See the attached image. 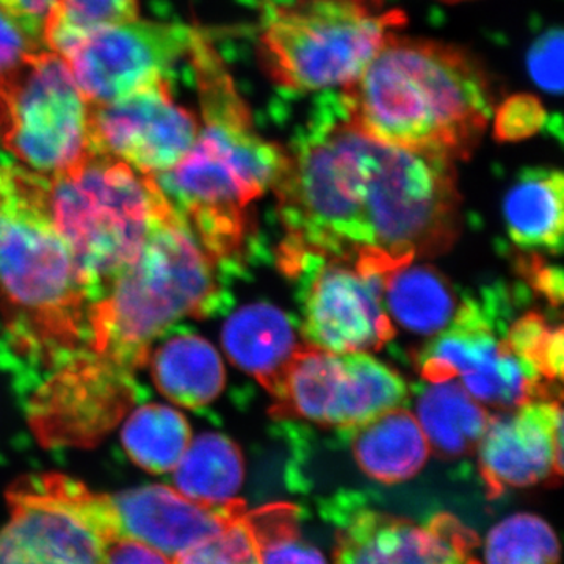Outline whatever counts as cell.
<instances>
[{"mask_svg":"<svg viewBox=\"0 0 564 564\" xmlns=\"http://www.w3.org/2000/svg\"><path fill=\"white\" fill-rule=\"evenodd\" d=\"M336 525L334 564H481L478 534L454 514L426 524L364 507L337 496L325 510Z\"/></svg>","mask_w":564,"mask_h":564,"instance_id":"cell-14","label":"cell"},{"mask_svg":"<svg viewBox=\"0 0 564 564\" xmlns=\"http://www.w3.org/2000/svg\"><path fill=\"white\" fill-rule=\"evenodd\" d=\"M243 478L239 445L220 433H204L192 440L174 467V489L207 505L231 502L242 488Z\"/></svg>","mask_w":564,"mask_h":564,"instance_id":"cell-25","label":"cell"},{"mask_svg":"<svg viewBox=\"0 0 564 564\" xmlns=\"http://www.w3.org/2000/svg\"><path fill=\"white\" fill-rule=\"evenodd\" d=\"M245 514L247 511L225 532L177 556L173 564H259Z\"/></svg>","mask_w":564,"mask_h":564,"instance_id":"cell-31","label":"cell"},{"mask_svg":"<svg viewBox=\"0 0 564 564\" xmlns=\"http://www.w3.org/2000/svg\"><path fill=\"white\" fill-rule=\"evenodd\" d=\"M44 47L40 32L0 7V80L20 68L29 55Z\"/></svg>","mask_w":564,"mask_h":564,"instance_id":"cell-32","label":"cell"},{"mask_svg":"<svg viewBox=\"0 0 564 564\" xmlns=\"http://www.w3.org/2000/svg\"><path fill=\"white\" fill-rule=\"evenodd\" d=\"M478 470L489 499L508 489L560 484L563 477L562 397L491 415L481 437Z\"/></svg>","mask_w":564,"mask_h":564,"instance_id":"cell-17","label":"cell"},{"mask_svg":"<svg viewBox=\"0 0 564 564\" xmlns=\"http://www.w3.org/2000/svg\"><path fill=\"white\" fill-rule=\"evenodd\" d=\"M414 415L430 452L443 459L477 452L491 421V414L455 378L421 386L415 392Z\"/></svg>","mask_w":564,"mask_h":564,"instance_id":"cell-23","label":"cell"},{"mask_svg":"<svg viewBox=\"0 0 564 564\" xmlns=\"http://www.w3.org/2000/svg\"><path fill=\"white\" fill-rule=\"evenodd\" d=\"M199 120L174 101L166 77L106 104H90V139L147 176L170 172L192 151Z\"/></svg>","mask_w":564,"mask_h":564,"instance_id":"cell-15","label":"cell"},{"mask_svg":"<svg viewBox=\"0 0 564 564\" xmlns=\"http://www.w3.org/2000/svg\"><path fill=\"white\" fill-rule=\"evenodd\" d=\"M516 300L503 285L463 296L452 325L417 355L423 380L440 383L459 377L477 402L503 411L562 397L560 384L543 380L508 343Z\"/></svg>","mask_w":564,"mask_h":564,"instance_id":"cell-9","label":"cell"},{"mask_svg":"<svg viewBox=\"0 0 564 564\" xmlns=\"http://www.w3.org/2000/svg\"><path fill=\"white\" fill-rule=\"evenodd\" d=\"M503 113L516 117V121L505 122L502 126L503 137H516V135H529L532 129H536L540 126L541 110L534 101H519L516 99L514 102L508 104L507 109Z\"/></svg>","mask_w":564,"mask_h":564,"instance_id":"cell-36","label":"cell"},{"mask_svg":"<svg viewBox=\"0 0 564 564\" xmlns=\"http://www.w3.org/2000/svg\"><path fill=\"white\" fill-rule=\"evenodd\" d=\"M126 454L151 474L174 470L192 441L191 423L165 404H143L133 411L121 433Z\"/></svg>","mask_w":564,"mask_h":564,"instance_id":"cell-26","label":"cell"},{"mask_svg":"<svg viewBox=\"0 0 564 564\" xmlns=\"http://www.w3.org/2000/svg\"><path fill=\"white\" fill-rule=\"evenodd\" d=\"M50 202L93 303L139 258L169 198L154 177L93 151L50 180Z\"/></svg>","mask_w":564,"mask_h":564,"instance_id":"cell-6","label":"cell"},{"mask_svg":"<svg viewBox=\"0 0 564 564\" xmlns=\"http://www.w3.org/2000/svg\"><path fill=\"white\" fill-rule=\"evenodd\" d=\"M0 148L54 180L91 154L90 104L57 52L40 50L0 80Z\"/></svg>","mask_w":564,"mask_h":564,"instance_id":"cell-10","label":"cell"},{"mask_svg":"<svg viewBox=\"0 0 564 564\" xmlns=\"http://www.w3.org/2000/svg\"><path fill=\"white\" fill-rule=\"evenodd\" d=\"M133 375L79 351L33 400L31 422L47 445H90L131 406Z\"/></svg>","mask_w":564,"mask_h":564,"instance_id":"cell-16","label":"cell"},{"mask_svg":"<svg viewBox=\"0 0 564 564\" xmlns=\"http://www.w3.org/2000/svg\"><path fill=\"white\" fill-rule=\"evenodd\" d=\"M507 339L519 358L549 383L563 380V326L554 325L543 314L530 311L508 326Z\"/></svg>","mask_w":564,"mask_h":564,"instance_id":"cell-30","label":"cell"},{"mask_svg":"<svg viewBox=\"0 0 564 564\" xmlns=\"http://www.w3.org/2000/svg\"><path fill=\"white\" fill-rule=\"evenodd\" d=\"M530 76L545 91L563 88V35L560 31L545 33L529 55Z\"/></svg>","mask_w":564,"mask_h":564,"instance_id":"cell-33","label":"cell"},{"mask_svg":"<svg viewBox=\"0 0 564 564\" xmlns=\"http://www.w3.org/2000/svg\"><path fill=\"white\" fill-rule=\"evenodd\" d=\"M139 18L137 0H54L43 25L47 50L61 52L80 33Z\"/></svg>","mask_w":564,"mask_h":564,"instance_id":"cell-29","label":"cell"},{"mask_svg":"<svg viewBox=\"0 0 564 564\" xmlns=\"http://www.w3.org/2000/svg\"><path fill=\"white\" fill-rule=\"evenodd\" d=\"M0 296L14 343L63 364L87 344L90 295L52 217L50 180L0 161Z\"/></svg>","mask_w":564,"mask_h":564,"instance_id":"cell-3","label":"cell"},{"mask_svg":"<svg viewBox=\"0 0 564 564\" xmlns=\"http://www.w3.org/2000/svg\"><path fill=\"white\" fill-rule=\"evenodd\" d=\"M462 300L452 282L432 265L402 262L384 274L386 313L417 336L433 337L445 332L455 321Z\"/></svg>","mask_w":564,"mask_h":564,"instance_id":"cell-22","label":"cell"},{"mask_svg":"<svg viewBox=\"0 0 564 564\" xmlns=\"http://www.w3.org/2000/svg\"><path fill=\"white\" fill-rule=\"evenodd\" d=\"M347 434L359 469L380 484L410 480L421 473L430 456L417 419L403 406L384 411Z\"/></svg>","mask_w":564,"mask_h":564,"instance_id":"cell-20","label":"cell"},{"mask_svg":"<svg viewBox=\"0 0 564 564\" xmlns=\"http://www.w3.org/2000/svg\"><path fill=\"white\" fill-rule=\"evenodd\" d=\"M54 0H0V7L43 35L44 20Z\"/></svg>","mask_w":564,"mask_h":564,"instance_id":"cell-37","label":"cell"},{"mask_svg":"<svg viewBox=\"0 0 564 564\" xmlns=\"http://www.w3.org/2000/svg\"><path fill=\"white\" fill-rule=\"evenodd\" d=\"M403 22L383 0H291L267 13L259 58L285 90L344 88Z\"/></svg>","mask_w":564,"mask_h":564,"instance_id":"cell-7","label":"cell"},{"mask_svg":"<svg viewBox=\"0 0 564 564\" xmlns=\"http://www.w3.org/2000/svg\"><path fill=\"white\" fill-rule=\"evenodd\" d=\"M564 177L560 170L527 169L503 199L508 236L527 251L563 250Z\"/></svg>","mask_w":564,"mask_h":564,"instance_id":"cell-21","label":"cell"},{"mask_svg":"<svg viewBox=\"0 0 564 564\" xmlns=\"http://www.w3.org/2000/svg\"><path fill=\"white\" fill-rule=\"evenodd\" d=\"M300 516L299 507L284 502L247 510L245 522L259 564H326L322 552L302 536Z\"/></svg>","mask_w":564,"mask_h":564,"instance_id":"cell-27","label":"cell"},{"mask_svg":"<svg viewBox=\"0 0 564 564\" xmlns=\"http://www.w3.org/2000/svg\"><path fill=\"white\" fill-rule=\"evenodd\" d=\"M273 192L285 237L315 250L415 261L451 250L462 231L455 161L370 139L340 104L295 140Z\"/></svg>","mask_w":564,"mask_h":564,"instance_id":"cell-1","label":"cell"},{"mask_svg":"<svg viewBox=\"0 0 564 564\" xmlns=\"http://www.w3.org/2000/svg\"><path fill=\"white\" fill-rule=\"evenodd\" d=\"M104 564H173V560L150 545L120 538L111 544Z\"/></svg>","mask_w":564,"mask_h":564,"instance_id":"cell-35","label":"cell"},{"mask_svg":"<svg viewBox=\"0 0 564 564\" xmlns=\"http://www.w3.org/2000/svg\"><path fill=\"white\" fill-rule=\"evenodd\" d=\"M120 536L139 541L170 560L225 532L247 511L242 500L207 505L163 485L110 494Z\"/></svg>","mask_w":564,"mask_h":564,"instance_id":"cell-18","label":"cell"},{"mask_svg":"<svg viewBox=\"0 0 564 564\" xmlns=\"http://www.w3.org/2000/svg\"><path fill=\"white\" fill-rule=\"evenodd\" d=\"M344 117L370 139L452 161L473 154L494 111L484 66L443 41L389 33L339 98Z\"/></svg>","mask_w":564,"mask_h":564,"instance_id":"cell-2","label":"cell"},{"mask_svg":"<svg viewBox=\"0 0 564 564\" xmlns=\"http://www.w3.org/2000/svg\"><path fill=\"white\" fill-rule=\"evenodd\" d=\"M281 272L295 282L304 344L339 355L380 350L395 336L383 302L384 274L397 263L384 251L315 250L285 237L278 248Z\"/></svg>","mask_w":564,"mask_h":564,"instance_id":"cell-8","label":"cell"},{"mask_svg":"<svg viewBox=\"0 0 564 564\" xmlns=\"http://www.w3.org/2000/svg\"><path fill=\"white\" fill-rule=\"evenodd\" d=\"M217 267L169 199L139 258L88 307V351L135 373L170 326L218 310Z\"/></svg>","mask_w":564,"mask_h":564,"instance_id":"cell-5","label":"cell"},{"mask_svg":"<svg viewBox=\"0 0 564 564\" xmlns=\"http://www.w3.org/2000/svg\"><path fill=\"white\" fill-rule=\"evenodd\" d=\"M408 397L403 378L367 352L339 355L303 344L273 397L272 414L348 433L403 406Z\"/></svg>","mask_w":564,"mask_h":564,"instance_id":"cell-12","label":"cell"},{"mask_svg":"<svg viewBox=\"0 0 564 564\" xmlns=\"http://www.w3.org/2000/svg\"><path fill=\"white\" fill-rule=\"evenodd\" d=\"M519 272L527 278V284L544 296L552 306L563 302V273L560 267L544 261L541 256H529L519 261Z\"/></svg>","mask_w":564,"mask_h":564,"instance_id":"cell-34","label":"cell"},{"mask_svg":"<svg viewBox=\"0 0 564 564\" xmlns=\"http://www.w3.org/2000/svg\"><path fill=\"white\" fill-rule=\"evenodd\" d=\"M191 39L187 25L139 17L80 33L57 54L88 104H106L166 77L187 55Z\"/></svg>","mask_w":564,"mask_h":564,"instance_id":"cell-13","label":"cell"},{"mask_svg":"<svg viewBox=\"0 0 564 564\" xmlns=\"http://www.w3.org/2000/svg\"><path fill=\"white\" fill-rule=\"evenodd\" d=\"M199 106L195 147L173 170L154 180L203 250L218 265L234 263L251 239L248 209L273 191L288 151L259 135L240 93H207Z\"/></svg>","mask_w":564,"mask_h":564,"instance_id":"cell-4","label":"cell"},{"mask_svg":"<svg viewBox=\"0 0 564 564\" xmlns=\"http://www.w3.org/2000/svg\"><path fill=\"white\" fill-rule=\"evenodd\" d=\"M159 391L184 408L206 406L225 389V366L214 345L196 334H182L162 344L151 359Z\"/></svg>","mask_w":564,"mask_h":564,"instance_id":"cell-24","label":"cell"},{"mask_svg":"<svg viewBox=\"0 0 564 564\" xmlns=\"http://www.w3.org/2000/svg\"><path fill=\"white\" fill-rule=\"evenodd\" d=\"M299 333L300 326L296 328L284 311L259 302L240 307L226 321L221 343L231 362L274 397L289 364L304 344Z\"/></svg>","mask_w":564,"mask_h":564,"instance_id":"cell-19","label":"cell"},{"mask_svg":"<svg viewBox=\"0 0 564 564\" xmlns=\"http://www.w3.org/2000/svg\"><path fill=\"white\" fill-rule=\"evenodd\" d=\"M485 560L486 564H558V538L540 516H510L489 532Z\"/></svg>","mask_w":564,"mask_h":564,"instance_id":"cell-28","label":"cell"},{"mask_svg":"<svg viewBox=\"0 0 564 564\" xmlns=\"http://www.w3.org/2000/svg\"><path fill=\"white\" fill-rule=\"evenodd\" d=\"M7 503L0 564H104L121 538L110 494L91 491L68 475L21 478Z\"/></svg>","mask_w":564,"mask_h":564,"instance_id":"cell-11","label":"cell"},{"mask_svg":"<svg viewBox=\"0 0 564 564\" xmlns=\"http://www.w3.org/2000/svg\"><path fill=\"white\" fill-rule=\"evenodd\" d=\"M443 2L454 3V2H463V0H443Z\"/></svg>","mask_w":564,"mask_h":564,"instance_id":"cell-38","label":"cell"}]
</instances>
